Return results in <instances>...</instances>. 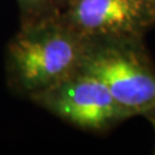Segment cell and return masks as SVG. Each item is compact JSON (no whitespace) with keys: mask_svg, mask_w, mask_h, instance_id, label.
<instances>
[{"mask_svg":"<svg viewBox=\"0 0 155 155\" xmlns=\"http://www.w3.org/2000/svg\"><path fill=\"white\" fill-rule=\"evenodd\" d=\"M86 40L58 13L21 23L5 54L12 93L31 99L81 67Z\"/></svg>","mask_w":155,"mask_h":155,"instance_id":"cell-1","label":"cell"},{"mask_svg":"<svg viewBox=\"0 0 155 155\" xmlns=\"http://www.w3.org/2000/svg\"><path fill=\"white\" fill-rule=\"evenodd\" d=\"M81 68L100 79L132 116L155 107V66L144 38L86 40Z\"/></svg>","mask_w":155,"mask_h":155,"instance_id":"cell-2","label":"cell"},{"mask_svg":"<svg viewBox=\"0 0 155 155\" xmlns=\"http://www.w3.org/2000/svg\"><path fill=\"white\" fill-rule=\"evenodd\" d=\"M30 101L64 122L94 133L107 132L132 117L105 84L81 67Z\"/></svg>","mask_w":155,"mask_h":155,"instance_id":"cell-3","label":"cell"},{"mask_svg":"<svg viewBox=\"0 0 155 155\" xmlns=\"http://www.w3.org/2000/svg\"><path fill=\"white\" fill-rule=\"evenodd\" d=\"M59 14L85 40L144 38L155 25V6L145 0H68Z\"/></svg>","mask_w":155,"mask_h":155,"instance_id":"cell-4","label":"cell"},{"mask_svg":"<svg viewBox=\"0 0 155 155\" xmlns=\"http://www.w3.org/2000/svg\"><path fill=\"white\" fill-rule=\"evenodd\" d=\"M68 0H17L21 12V23L60 13Z\"/></svg>","mask_w":155,"mask_h":155,"instance_id":"cell-5","label":"cell"},{"mask_svg":"<svg viewBox=\"0 0 155 155\" xmlns=\"http://www.w3.org/2000/svg\"><path fill=\"white\" fill-rule=\"evenodd\" d=\"M141 116H144L145 118H146V120L150 123V125L153 127V129H154V132H155V107H154V108H150V109H148L147 111H145ZM154 154H155V150H154Z\"/></svg>","mask_w":155,"mask_h":155,"instance_id":"cell-6","label":"cell"},{"mask_svg":"<svg viewBox=\"0 0 155 155\" xmlns=\"http://www.w3.org/2000/svg\"><path fill=\"white\" fill-rule=\"evenodd\" d=\"M145 1H147V2H150V4L155 6V0H145Z\"/></svg>","mask_w":155,"mask_h":155,"instance_id":"cell-7","label":"cell"}]
</instances>
